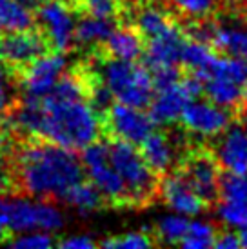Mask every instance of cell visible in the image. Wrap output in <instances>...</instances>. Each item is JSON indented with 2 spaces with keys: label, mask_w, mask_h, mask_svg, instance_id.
Here are the masks:
<instances>
[{
  "label": "cell",
  "mask_w": 247,
  "mask_h": 249,
  "mask_svg": "<svg viewBox=\"0 0 247 249\" xmlns=\"http://www.w3.org/2000/svg\"><path fill=\"white\" fill-rule=\"evenodd\" d=\"M165 206L173 213L184 216H198L207 208V202L200 196L182 173H165V178L158 184Z\"/></svg>",
  "instance_id": "cell-17"
},
{
  "label": "cell",
  "mask_w": 247,
  "mask_h": 249,
  "mask_svg": "<svg viewBox=\"0 0 247 249\" xmlns=\"http://www.w3.org/2000/svg\"><path fill=\"white\" fill-rule=\"evenodd\" d=\"M127 2H133L137 6H144V4H149V2H155V0H127Z\"/></svg>",
  "instance_id": "cell-40"
},
{
  "label": "cell",
  "mask_w": 247,
  "mask_h": 249,
  "mask_svg": "<svg viewBox=\"0 0 247 249\" xmlns=\"http://www.w3.org/2000/svg\"><path fill=\"white\" fill-rule=\"evenodd\" d=\"M80 160H82L84 173H88L89 182L100 191L104 200L111 202L115 206H129L125 186L109 160L107 142H102L98 139L93 144L86 145Z\"/></svg>",
  "instance_id": "cell-5"
},
{
  "label": "cell",
  "mask_w": 247,
  "mask_h": 249,
  "mask_svg": "<svg viewBox=\"0 0 247 249\" xmlns=\"http://www.w3.org/2000/svg\"><path fill=\"white\" fill-rule=\"evenodd\" d=\"M66 56L60 51H48L35 58L28 68L17 75V80L20 82L24 97L40 98L48 95L60 75L66 71Z\"/></svg>",
  "instance_id": "cell-12"
},
{
  "label": "cell",
  "mask_w": 247,
  "mask_h": 249,
  "mask_svg": "<svg viewBox=\"0 0 247 249\" xmlns=\"http://www.w3.org/2000/svg\"><path fill=\"white\" fill-rule=\"evenodd\" d=\"M13 193H18L13 162L7 157V147L2 144V135H0V196Z\"/></svg>",
  "instance_id": "cell-32"
},
{
  "label": "cell",
  "mask_w": 247,
  "mask_h": 249,
  "mask_svg": "<svg viewBox=\"0 0 247 249\" xmlns=\"http://www.w3.org/2000/svg\"><path fill=\"white\" fill-rule=\"evenodd\" d=\"M209 42L214 49L229 56H238L247 60V24L224 22L211 29Z\"/></svg>",
  "instance_id": "cell-19"
},
{
  "label": "cell",
  "mask_w": 247,
  "mask_h": 249,
  "mask_svg": "<svg viewBox=\"0 0 247 249\" xmlns=\"http://www.w3.org/2000/svg\"><path fill=\"white\" fill-rule=\"evenodd\" d=\"M242 100L247 104V86H246V89H244V98H242Z\"/></svg>",
  "instance_id": "cell-41"
},
{
  "label": "cell",
  "mask_w": 247,
  "mask_h": 249,
  "mask_svg": "<svg viewBox=\"0 0 247 249\" xmlns=\"http://www.w3.org/2000/svg\"><path fill=\"white\" fill-rule=\"evenodd\" d=\"M216 229L207 220H189L187 231L184 238L180 240V246L185 249H209L213 248L216 238Z\"/></svg>",
  "instance_id": "cell-27"
},
{
  "label": "cell",
  "mask_w": 247,
  "mask_h": 249,
  "mask_svg": "<svg viewBox=\"0 0 247 249\" xmlns=\"http://www.w3.org/2000/svg\"><path fill=\"white\" fill-rule=\"evenodd\" d=\"M107 149L111 164L125 186L129 206H140L151 200L158 189L157 173L145 164L137 145L115 139L107 142Z\"/></svg>",
  "instance_id": "cell-4"
},
{
  "label": "cell",
  "mask_w": 247,
  "mask_h": 249,
  "mask_svg": "<svg viewBox=\"0 0 247 249\" xmlns=\"http://www.w3.org/2000/svg\"><path fill=\"white\" fill-rule=\"evenodd\" d=\"M18 2H22L24 6H28V7H36V6H38V0H18Z\"/></svg>",
  "instance_id": "cell-39"
},
{
  "label": "cell",
  "mask_w": 247,
  "mask_h": 249,
  "mask_svg": "<svg viewBox=\"0 0 247 249\" xmlns=\"http://www.w3.org/2000/svg\"><path fill=\"white\" fill-rule=\"evenodd\" d=\"M80 17L82 18L75 24V44L82 48L100 46L115 29V20L89 17V15H80Z\"/></svg>",
  "instance_id": "cell-23"
},
{
  "label": "cell",
  "mask_w": 247,
  "mask_h": 249,
  "mask_svg": "<svg viewBox=\"0 0 247 249\" xmlns=\"http://www.w3.org/2000/svg\"><path fill=\"white\" fill-rule=\"evenodd\" d=\"M35 26L53 51L66 53L75 44V9L69 0H44L35 7Z\"/></svg>",
  "instance_id": "cell-8"
},
{
  "label": "cell",
  "mask_w": 247,
  "mask_h": 249,
  "mask_svg": "<svg viewBox=\"0 0 247 249\" xmlns=\"http://www.w3.org/2000/svg\"><path fill=\"white\" fill-rule=\"evenodd\" d=\"M153 238L140 231H131L122 236H111L100 242L102 248L107 249H145L153 246Z\"/></svg>",
  "instance_id": "cell-30"
},
{
  "label": "cell",
  "mask_w": 247,
  "mask_h": 249,
  "mask_svg": "<svg viewBox=\"0 0 247 249\" xmlns=\"http://www.w3.org/2000/svg\"><path fill=\"white\" fill-rule=\"evenodd\" d=\"M244 86L218 73H207L202 78V93H206L207 100L226 109H233L240 104L244 98Z\"/></svg>",
  "instance_id": "cell-20"
},
{
  "label": "cell",
  "mask_w": 247,
  "mask_h": 249,
  "mask_svg": "<svg viewBox=\"0 0 247 249\" xmlns=\"http://www.w3.org/2000/svg\"><path fill=\"white\" fill-rule=\"evenodd\" d=\"M216 58H218L216 49L206 38L194 36V38L185 40L184 49H182V64L193 75L198 76L200 80L209 73L213 64L216 62Z\"/></svg>",
  "instance_id": "cell-22"
},
{
  "label": "cell",
  "mask_w": 247,
  "mask_h": 249,
  "mask_svg": "<svg viewBox=\"0 0 247 249\" xmlns=\"http://www.w3.org/2000/svg\"><path fill=\"white\" fill-rule=\"evenodd\" d=\"M104 133L102 115L86 98H38V124L35 140H46L66 149H84Z\"/></svg>",
  "instance_id": "cell-2"
},
{
  "label": "cell",
  "mask_w": 247,
  "mask_h": 249,
  "mask_svg": "<svg viewBox=\"0 0 247 249\" xmlns=\"http://www.w3.org/2000/svg\"><path fill=\"white\" fill-rule=\"evenodd\" d=\"M178 122L187 133L202 139H216L231 124V113L211 100L193 98L185 104Z\"/></svg>",
  "instance_id": "cell-11"
},
{
  "label": "cell",
  "mask_w": 247,
  "mask_h": 249,
  "mask_svg": "<svg viewBox=\"0 0 247 249\" xmlns=\"http://www.w3.org/2000/svg\"><path fill=\"white\" fill-rule=\"evenodd\" d=\"M187 224H189V216H184V214L178 213L165 214L157 224L158 240L169 244V246H176L184 238L185 231H187Z\"/></svg>",
  "instance_id": "cell-29"
},
{
  "label": "cell",
  "mask_w": 247,
  "mask_h": 249,
  "mask_svg": "<svg viewBox=\"0 0 247 249\" xmlns=\"http://www.w3.org/2000/svg\"><path fill=\"white\" fill-rule=\"evenodd\" d=\"M175 24L171 15L165 11L164 7L157 6L155 2L144 4L142 9L137 15V31L142 35V38H153L164 33L165 29H169Z\"/></svg>",
  "instance_id": "cell-25"
},
{
  "label": "cell",
  "mask_w": 247,
  "mask_h": 249,
  "mask_svg": "<svg viewBox=\"0 0 247 249\" xmlns=\"http://www.w3.org/2000/svg\"><path fill=\"white\" fill-rule=\"evenodd\" d=\"M102 125L113 139L138 145L155 129L151 117L144 107H135L122 102L111 104L102 113Z\"/></svg>",
  "instance_id": "cell-10"
},
{
  "label": "cell",
  "mask_w": 247,
  "mask_h": 249,
  "mask_svg": "<svg viewBox=\"0 0 247 249\" xmlns=\"http://www.w3.org/2000/svg\"><path fill=\"white\" fill-rule=\"evenodd\" d=\"M104 44L107 56L118 60H138L144 53V38L131 26L115 28Z\"/></svg>",
  "instance_id": "cell-21"
},
{
  "label": "cell",
  "mask_w": 247,
  "mask_h": 249,
  "mask_svg": "<svg viewBox=\"0 0 247 249\" xmlns=\"http://www.w3.org/2000/svg\"><path fill=\"white\" fill-rule=\"evenodd\" d=\"M13 169L18 193L35 198H60L68 187L84 178L76 153L46 140H26L13 157Z\"/></svg>",
  "instance_id": "cell-1"
},
{
  "label": "cell",
  "mask_w": 247,
  "mask_h": 249,
  "mask_svg": "<svg viewBox=\"0 0 247 249\" xmlns=\"http://www.w3.org/2000/svg\"><path fill=\"white\" fill-rule=\"evenodd\" d=\"M6 222L9 233H28V231H58L64 226V213L51 202L17 198L6 200Z\"/></svg>",
  "instance_id": "cell-7"
},
{
  "label": "cell",
  "mask_w": 247,
  "mask_h": 249,
  "mask_svg": "<svg viewBox=\"0 0 247 249\" xmlns=\"http://www.w3.org/2000/svg\"><path fill=\"white\" fill-rule=\"evenodd\" d=\"M214 159L227 173L247 175V115L218 135Z\"/></svg>",
  "instance_id": "cell-14"
},
{
  "label": "cell",
  "mask_w": 247,
  "mask_h": 249,
  "mask_svg": "<svg viewBox=\"0 0 247 249\" xmlns=\"http://www.w3.org/2000/svg\"><path fill=\"white\" fill-rule=\"evenodd\" d=\"M38 2H44V0H38Z\"/></svg>",
  "instance_id": "cell-42"
},
{
  "label": "cell",
  "mask_w": 247,
  "mask_h": 249,
  "mask_svg": "<svg viewBox=\"0 0 247 249\" xmlns=\"http://www.w3.org/2000/svg\"><path fill=\"white\" fill-rule=\"evenodd\" d=\"M75 13L115 20L122 11V0H69Z\"/></svg>",
  "instance_id": "cell-28"
},
{
  "label": "cell",
  "mask_w": 247,
  "mask_h": 249,
  "mask_svg": "<svg viewBox=\"0 0 247 249\" xmlns=\"http://www.w3.org/2000/svg\"><path fill=\"white\" fill-rule=\"evenodd\" d=\"M187 40V36L176 28V24H173L169 29H165L164 33L158 36L149 38V44L144 46V56L145 68L151 73L167 70H178L182 64V49Z\"/></svg>",
  "instance_id": "cell-15"
},
{
  "label": "cell",
  "mask_w": 247,
  "mask_h": 249,
  "mask_svg": "<svg viewBox=\"0 0 247 249\" xmlns=\"http://www.w3.org/2000/svg\"><path fill=\"white\" fill-rule=\"evenodd\" d=\"M182 175L206 202L216 200L222 175H220V164L216 162L214 155L207 151H196L189 155L184 162Z\"/></svg>",
  "instance_id": "cell-16"
},
{
  "label": "cell",
  "mask_w": 247,
  "mask_h": 249,
  "mask_svg": "<svg viewBox=\"0 0 247 249\" xmlns=\"http://www.w3.org/2000/svg\"><path fill=\"white\" fill-rule=\"evenodd\" d=\"M35 26V15L18 0H0V31H18Z\"/></svg>",
  "instance_id": "cell-26"
},
{
  "label": "cell",
  "mask_w": 247,
  "mask_h": 249,
  "mask_svg": "<svg viewBox=\"0 0 247 249\" xmlns=\"http://www.w3.org/2000/svg\"><path fill=\"white\" fill-rule=\"evenodd\" d=\"M4 244L20 249H48L55 246L56 240L48 231H28V233H18V236L6 240Z\"/></svg>",
  "instance_id": "cell-31"
},
{
  "label": "cell",
  "mask_w": 247,
  "mask_h": 249,
  "mask_svg": "<svg viewBox=\"0 0 247 249\" xmlns=\"http://www.w3.org/2000/svg\"><path fill=\"white\" fill-rule=\"evenodd\" d=\"M62 200L66 202L68 206L71 208H75L78 213L82 214H89L96 209L102 208L104 196L100 195V191L96 189L91 182H86V180H80V182H76L73 184L71 187H68L60 196Z\"/></svg>",
  "instance_id": "cell-24"
},
{
  "label": "cell",
  "mask_w": 247,
  "mask_h": 249,
  "mask_svg": "<svg viewBox=\"0 0 247 249\" xmlns=\"http://www.w3.org/2000/svg\"><path fill=\"white\" fill-rule=\"evenodd\" d=\"M213 248H216V249H238L240 248V238H238V233L233 229V231H227V233L216 235Z\"/></svg>",
  "instance_id": "cell-36"
},
{
  "label": "cell",
  "mask_w": 247,
  "mask_h": 249,
  "mask_svg": "<svg viewBox=\"0 0 247 249\" xmlns=\"http://www.w3.org/2000/svg\"><path fill=\"white\" fill-rule=\"evenodd\" d=\"M202 95V80L196 75L180 76L176 82L155 88L153 97L149 100V111L147 115L151 117L155 125H173L178 122L180 115L184 111L185 104L198 98Z\"/></svg>",
  "instance_id": "cell-6"
},
{
  "label": "cell",
  "mask_w": 247,
  "mask_h": 249,
  "mask_svg": "<svg viewBox=\"0 0 247 249\" xmlns=\"http://www.w3.org/2000/svg\"><path fill=\"white\" fill-rule=\"evenodd\" d=\"M238 238H240V248H247V229L238 231Z\"/></svg>",
  "instance_id": "cell-38"
},
{
  "label": "cell",
  "mask_w": 247,
  "mask_h": 249,
  "mask_svg": "<svg viewBox=\"0 0 247 249\" xmlns=\"http://www.w3.org/2000/svg\"><path fill=\"white\" fill-rule=\"evenodd\" d=\"M216 200V214L224 226L234 231L247 229V175L222 177Z\"/></svg>",
  "instance_id": "cell-13"
},
{
  "label": "cell",
  "mask_w": 247,
  "mask_h": 249,
  "mask_svg": "<svg viewBox=\"0 0 247 249\" xmlns=\"http://www.w3.org/2000/svg\"><path fill=\"white\" fill-rule=\"evenodd\" d=\"M169 4L187 18H204L213 11L214 0H169Z\"/></svg>",
  "instance_id": "cell-33"
},
{
  "label": "cell",
  "mask_w": 247,
  "mask_h": 249,
  "mask_svg": "<svg viewBox=\"0 0 247 249\" xmlns=\"http://www.w3.org/2000/svg\"><path fill=\"white\" fill-rule=\"evenodd\" d=\"M138 151L145 160V164L151 167L155 173L165 175L169 173L176 162V147L171 137L164 131L153 129L140 144Z\"/></svg>",
  "instance_id": "cell-18"
},
{
  "label": "cell",
  "mask_w": 247,
  "mask_h": 249,
  "mask_svg": "<svg viewBox=\"0 0 247 249\" xmlns=\"http://www.w3.org/2000/svg\"><path fill=\"white\" fill-rule=\"evenodd\" d=\"M55 246L64 249H95L98 244L88 235H76V236H68L64 240H56Z\"/></svg>",
  "instance_id": "cell-35"
},
{
  "label": "cell",
  "mask_w": 247,
  "mask_h": 249,
  "mask_svg": "<svg viewBox=\"0 0 247 249\" xmlns=\"http://www.w3.org/2000/svg\"><path fill=\"white\" fill-rule=\"evenodd\" d=\"M96 76L109 89L113 100L135 107L145 109L155 91L151 71L137 60H118L106 55L98 58Z\"/></svg>",
  "instance_id": "cell-3"
},
{
  "label": "cell",
  "mask_w": 247,
  "mask_h": 249,
  "mask_svg": "<svg viewBox=\"0 0 247 249\" xmlns=\"http://www.w3.org/2000/svg\"><path fill=\"white\" fill-rule=\"evenodd\" d=\"M4 204H6V200H2V198H0V244L6 242V238L9 236V229H7L6 209H4Z\"/></svg>",
  "instance_id": "cell-37"
},
{
  "label": "cell",
  "mask_w": 247,
  "mask_h": 249,
  "mask_svg": "<svg viewBox=\"0 0 247 249\" xmlns=\"http://www.w3.org/2000/svg\"><path fill=\"white\" fill-rule=\"evenodd\" d=\"M13 78H15L13 73L0 62V106L6 107L7 111H11V107L15 106Z\"/></svg>",
  "instance_id": "cell-34"
},
{
  "label": "cell",
  "mask_w": 247,
  "mask_h": 249,
  "mask_svg": "<svg viewBox=\"0 0 247 249\" xmlns=\"http://www.w3.org/2000/svg\"><path fill=\"white\" fill-rule=\"evenodd\" d=\"M53 51L49 48L46 36L36 26L18 31H7L0 36V62L6 66L15 76L24 68H28L35 58Z\"/></svg>",
  "instance_id": "cell-9"
}]
</instances>
